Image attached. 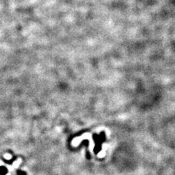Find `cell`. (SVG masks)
I'll return each mask as SVG.
<instances>
[{"mask_svg": "<svg viewBox=\"0 0 175 175\" xmlns=\"http://www.w3.org/2000/svg\"><path fill=\"white\" fill-rule=\"evenodd\" d=\"M18 175H26V173L23 172V171H19L18 172Z\"/></svg>", "mask_w": 175, "mask_h": 175, "instance_id": "2", "label": "cell"}, {"mask_svg": "<svg viewBox=\"0 0 175 175\" xmlns=\"http://www.w3.org/2000/svg\"><path fill=\"white\" fill-rule=\"evenodd\" d=\"M7 172H8V170L4 166L0 167V175H5Z\"/></svg>", "mask_w": 175, "mask_h": 175, "instance_id": "1", "label": "cell"}]
</instances>
